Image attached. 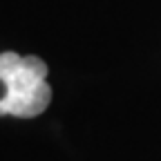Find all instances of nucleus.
<instances>
[{
	"label": "nucleus",
	"mask_w": 161,
	"mask_h": 161,
	"mask_svg": "<svg viewBox=\"0 0 161 161\" xmlns=\"http://www.w3.org/2000/svg\"><path fill=\"white\" fill-rule=\"evenodd\" d=\"M47 72V63L38 56H20L16 52L0 54V80L5 83L0 116L31 119L43 114L52 101Z\"/></svg>",
	"instance_id": "f257e3e1"
}]
</instances>
